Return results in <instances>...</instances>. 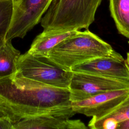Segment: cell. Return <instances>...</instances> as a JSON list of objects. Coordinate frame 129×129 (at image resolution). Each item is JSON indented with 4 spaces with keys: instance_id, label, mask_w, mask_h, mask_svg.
I'll return each mask as SVG.
<instances>
[{
    "instance_id": "9a60e30c",
    "label": "cell",
    "mask_w": 129,
    "mask_h": 129,
    "mask_svg": "<svg viewBox=\"0 0 129 129\" xmlns=\"http://www.w3.org/2000/svg\"><path fill=\"white\" fill-rule=\"evenodd\" d=\"M13 124L8 118L0 116V129H14Z\"/></svg>"
},
{
    "instance_id": "5b68a950",
    "label": "cell",
    "mask_w": 129,
    "mask_h": 129,
    "mask_svg": "<svg viewBox=\"0 0 129 129\" xmlns=\"http://www.w3.org/2000/svg\"><path fill=\"white\" fill-rule=\"evenodd\" d=\"M128 88L129 81L80 72H73L68 87L72 102L105 92Z\"/></svg>"
},
{
    "instance_id": "4fadbf2b",
    "label": "cell",
    "mask_w": 129,
    "mask_h": 129,
    "mask_svg": "<svg viewBox=\"0 0 129 129\" xmlns=\"http://www.w3.org/2000/svg\"><path fill=\"white\" fill-rule=\"evenodd\" d=\"M20 55V51L13 45L12 40H6L0 47V78L17 72V61Z\"/></svg>"
},
{
    "instance_id": "ba28073f",
    "label": "cell",
    "mask_w": 129,
    "mask_h": 129,
    "mask_svg": "<svg viewBox=\"0 0 129 129\" xmlns=\"http://www.w3.org/2000/svg\"><path fill=\"white\" fill-rule=\"evenodd\" d=\"M71 71L129 81V70L125 59L114 50L108 54L77 65Z\"/></svg>"
},
{
    "instance_id": "3957f363",
    "label": "cell",
    "mask_w": 129,
    "mask_h": 129,
    "mask_svg": "<svg viewBox=\"0 0 129 129\" xmlns=\"http://www.w3.org/2000/svg\"><path fill=\"white\" fill-rule=\"evenodd\" d=\"M102 0H52L40 20L43 30L88 29Z\"/></svg>"
},
{
    "instance_id": "8fae6325",
    "label": "cell",
    "mask_w": 129,
    "mask_h": 129,
    "mask_svg": "<svg viewBox=\"0 0 129 129\" xmlns=\"http://www.w3.org/2000/svg\"><path fill=\"white\" fill-rule=\"evenodd\" d=\"M129 120V95L111 111L98 119H91V129H115L119 123Z\"/></svg>"
},
{
    "instance_id": "8992f818",
    "label": "cell",
    "mask_w": 129,
    "mask_h": 129,
    "mask_svg": "<svg viewBox=\"0 0 129 129\" xmlns=\"http://www.w3.org/2000/svg\"><path fill=\"white\" fill-rule=\"evenodd\" d=\"M52 0H14V13L6 40L23 38L41 20Z\"/></svg>"
},
{
    "instance_id": "9c48e42d",
    "label": "cell",
    "mask_w": 129,
    "mask_h": 129,
    "mask_svg": "<svg viewBox=\"0 0 129 129\" xmlns=\"http://www.w3.org/2000/svg\"><path fill=\"white\" fill-rule=\"evenodd\" d=\"M76 113L72 107L62 112L26 118L13 124L14 129H87L80 119H71Z\"/></svg>"
},
{
    "instance_id": "30bf717a",
    "label": "cell",
    "mask_w": 129,
    "mask_h": 129,
    "mask_svg": "<svg viewBox=\"0 0 129 129\" xmlns=\"http://www.w3.org/2000/svg\"><path fill=\"white\" fill-rule=\"evenodd\" d=\"M78 31L43 30L34 39L28 52L34 55L46 56L55 46Z\"/></svg>"
},
{
    "instance_id": "6da1fadb",
    "label": "cell",
    "mask_w": 129,
    "mask_h": 129,
    "mask_svg": "<svg viewBox=\"0 0 129 129\" xmlns=\"http://www.w3.org/2000/svg\"><path fill=\"white\" fill-rule=\"evenodd\" d=\"M71 104L68 88L48 85L18 72L0 78V116L13 124L26 118L64 112Z\"/></svg>"
},
{
    "instance_id": "2e32d148",
    "label": "cell",
    "mask_w": 129,
    "mask_h": 129,
    "mask_svg": "<svg viewBox=\"0 0 129 129\" xmlns=\"http://www.w3.org/2000/svg\"><path fill=\"white\" fill-rule=\"evenodd\" d=\"M117 128H118V129H129V120L119 123L117 125Z\"/></svg>"
},
{
    "instance_id": "e0dca14e",
    "label": "cell",
    "mask_w": 129,
    "mask_h": 129,
    "mask_svg": "<svg viewBox=\"0 0 129 129\" xmlns=\"http://www.w3.org/2000/svg\"><path fill=\"white\" fill-rule=\"evenodd\" d=\"M125 61H126L127 66V67L128 68V70H129V52H128L126 53V57L125 59Z\"/></svg>"
},
{
    "instance_id": "7c38bea8",
    "label": "cell",
    "mask_w": 129,
    "mask_h": 129,
    "mask_svg": "<svg viewBox=\"0 0 129 129\" xmlns=\"http://www.w3.org/2000/svg\"><path fill=\"white\" fill-rule=\"evenodd\" d=\"M109 10L118 32L129 39V0H109Z\"/></svg>"
},
{
    "instance_id": "52a82bcc",
    "label": "cell",
    "mask_w": 129,
    "mask_h": 129,
    "mask_svg": "<svg viewBox=\"0 0 129 129\" xmlns=\"http://www.w3.org/2000/svg\"><path fill=\"white\" fill-rule=\"evenodd\" d=\"M129 95V88L105 92L71 104L76 113L92 117L95 120L111 111Z\"/></svg>"
},
{
    "instance_id": "7a4b0ae2",
    "label": "cell",
    "mask_w": 129,
    "mask_h": 129,
    "mask_svg": "<svg viewBox=\"0 0 129 129\" xmlns=\"http://www.w3.org/2000/svg\"><path fill=\"white\" fill-rule=\"evenodd\" d=\"M111 46L88 29L78 30L55 46L46 56L61 68L71 71L79 64L110 53Z\"/></svg>"
},
{
    "instance_id": "277c9868",
    "label": "cell",
    "mask_w": 129,
    "mask_h": 129,
    "mask_svg": "<svg viewBox=\"0 0 129 129\" xmlns=\"http://www.w3.org/2000/svg\"><path fill=\"white\" fill-rule=\"evenodd\" d=\"M17 72L24 77L51 86L68 88L73 72L66 70L46 56L28 51L17 61Z\"/></svg>"
},
{
    "instance_id": "ac0fdd59",
    "label": "cell",
    "mask_w": 129,
    "mask_h": 129,
    "mask_svg": "<svg viewBox=\"0 0 129 129\" xmlns=\"http://www.w3.org/2000/svg\"><path fill=\"white\" fill-rule=\"evenodd\" d=\"M128 43H129V41H128Z\"/></svg>"
},
{
    "instance_id": "5bb4252c",
    "label": "cell",
    "mask_w": 129,
    "mask_h": 129,
    "mask_svg": "<svg viewBox=\"0 0 129 129\" xmlns=\"http://www.w3.org/2000/svg\"><path fill=\"white\" fill-rule=\"evenodd\" d=\"M14 0H0V47L5 42L14 13Z\"/></svg>"
}]
</instances>
